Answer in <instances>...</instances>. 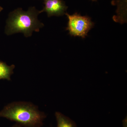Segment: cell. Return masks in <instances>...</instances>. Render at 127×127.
Wrapping results in <instances>:
<instances>
[{
	"label": "cell",
	"instance_id": "obj_2",
	"mask_svg": "<svg viewBox=\"0 0 127 127\" xmlns=\"http://www.w3.org/2000/svg\"><path fill=\"white\" fill-rule=\"evenodd\" d=\"M39 11L35 7H31L27 11L18 8L11 12L7 21L6 33L11 35L21 32L28 37L31 35L33 31L39 32L43 26L37 20Z\"/></svg>",
	"mask_w": 127,
	"mask_h": 127
},
{
	"label": "cell",
	"instance_id": "obj_8",
	"mask_svg": "<svg viewBox=\"0 0 127 127\" xmlns=\"http://www.w3.org/2000/svg\"><path fill=\"white\" fill-rule=\"evenodd\" d=\"M11 127H22L20 125H19V124H15L14 125Z\"/></svg>",
	"mask_w": 127,
	"mask_h": 127
},
{
	"label": "cell",
	"instance_id": "obj_4",
	"mask_svg": "<svg viewBox=\"0 0 127 127\" xmlns=\"http://www.w3.org/2000/svg\"><path fill=\"white\" fill-rule=\"evenodd\" d=\"M44 7L39 11L40 14L45 12L48 17L51 16H61L66 13L68 7L63 0H43Z\"/></svg>",
	"mask_w": 127,
	"mask_h": 127
},
{
	"label": "cell",
	"instance_id": "obj_7",
	"mask_svg": "<svg viewBox=\"0 0 127 127\" xmlns=\"http://www.w3.org/2000/svg\"><path fill=\"white\" fill-rule=\"evenodd\" d=\"M123 123L124 127H127V117L123 120Z\"/></svg>",
	"mask_w": 127,
	"mask_h": 127
},
{
	"label": "cell",
	"instance_id": "obj_10",
	"mask_svg": "<svg viewBox=\"0 0 127 127\" xmlns=\"http://www.w3.org/2000/svg\"><path fill=\"white\" fill-rule=\"evenodd\" d=\"M93 0V1H95V0Z\"/></svg>",
	"mask_w": 127,
	"mask_h": 127
},
{
	"label": "cell",
	"instance_id": "obj_1",
	"mask_svg": "<svg viewBox=\"0 0 127 127\" xmlns=\"http://www.w3.org/2000/svg\"><path fill=\"white\" fill-rule=\"evenodd\" d=\"M0 117L15 122L24 127H41L46 115L35 105L26 102H15L0 111Z\"/></svg>",
	"mask_w": 127,
	"mask_h": 127
},
{
	"label": "cell",
	"instance_id": "obj_9",
	"mask_svg": "<svg viewBox=\"0 0 127 127\" xmlns=\"http://www.w3.org/2000/svg\"><path fill=\"white\" fill-rule=\"evenodd\" d=\"M2 10H3V8L0 6V12Z\"/></svg>",
	"mask_w": 127,
	"mask_h": 127
},
{
	"label": "cell",
	"instance_id": "obj_6",
	"mask_svg": "<svg viewBox=\"0 0 127 127\" xmlns=\"http://www.w3.org/2000/svg\"><path fill=\"white\" fill-rule=\"evenodd\" d=\"M15 67L14 65L8 66L5 63L0 61V80L6 79L10 81Z\"/></svg>",
	"mask_w": 127,
	"mask_h": 127
},
{
	"label": "cell",
	"instance_id": "obj_3",
	"mask_svg": "<svg viewBox=\"0 0 127 127\" xmlns=\"http://www.w3.org/2000/svg\"><path fill=\"white\" fill-rule=\"evenodd\" d=\"M65 15L68 21L66 30L73 36L85 38L94 25L91 18L87 16H81L77 13L70 15L66 12Z\"/></svg>",
	"mask_w": 127,
	"mask_h": 127
},
{
	"label": "cell",
	"instance_id": "obj_5",
	"mask_svg": "<svg viewBox=\"0 0 127 127\" xmlns=\"http://www.w3.org/2000/svg\"><path fill=\"white\" fill-rule=\"evenodd\" d=\"M57 127H77L73 120L61 113L56 112Z\"/></svg>",
	"mask_w": 127,
	"mask_h": 127
}]
</instances>
